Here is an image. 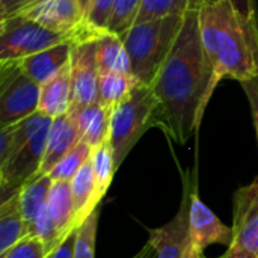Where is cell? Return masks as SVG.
<instances>
[{"mask_svg": "<svg viewBox=\"0 0 258 258\" xmlns=\"http://www.w3.org/2000/svg\"><path fill=\"white\" fill-rule=\"evenodd\" d=\"M71 194L74 204V228H79L98 209V204L101 201L97 194L91 159L71 180Z\"/></svg>", "mask_w": 258, "mask_h": 258, "instance_id": "9a60e30c", "label": "cell"}, {"mask_svg": "<svg viewBox=\"0 0 258 258\" xmlns=\"http://www.w3.org/2000/svg\"><path fill=\"white\" fill-rule=\"evenodd\" d=\"M27 236L18 192L0 204V255Z\"/></svg>", "mask_w": 258, "mask_h": 258, "instance_id": "ffe728a7", "label": "cell"}, {"mask_svg": "<svg viewBox=\"0 0 258 258\" xmlns=\"http://www.w3.org/2000/svg\"><path fill=\"white\" fill-rule=\"evenodd\" d=\"M95 56L100 73L132 74V63L119 35L104 32L95 39Z\"/></svg>", "mask_w": 258, "mask_h": 258, "instance_id": "d6986e66", "label": "cell"}, {"mask_svg": "<svg viewBox=\"0 0 258 258\" xmlns=\"http://www.w3.org/2000/svg\"><path fill=\"white\" fill-rule=\"evenodd\" d=\"M195 257H197V255H195V254L192 252V249H190V246H189V251L186 252V255H184V258H195Z\"/></svg>", "mask_w": 258, "mask_h": 258, "instance_id": "d590c367", "label": "cell"}, {"mask_svg": "<svg viewBox=\"0 0 258 258\" xmlns=\"http://www.w3.org/2000/svg\"><path fill=\"white\" fill-rule=\"evenodd\" d=\"M115 2L116 0H92L86 24L98 33L107 32V23L112 15Z\"/></svg>", "mask_w": 258, "mask_h": 258, "instance_id": "83f0119b", "label": "cell"}, {"mask_svg": "<svg viewBox=\"0 0 258 258\" xmlns=\"http://www.w3.org/2000/svg\"><path fill=\"white\" fill-rule=\"evenodd\" d=\"M79 3V8L83 14V18L85 21L88 20V14H89V9H91V5H92V0H77Z\"/></svg>", "mask_w": 258, "mask_h": 258, "instance_id": "e575fe53", "label": "cell"}, {"mask_svg": "<svg viewBox=\"0 0 258 258\" xmlns=\"http://www.w3.org/2000/svg\"><path fill=\"white\" fill-rule=\"evenodd\" d=\"M71 48V42L59 44L51 48L38 51L32 56H27L24 59H18V63L29 77H32L36 83L42 86L53 76H56L65 65L70 63Z\"/></svg>", "mask_w": 258, "mask_h": 258, "instance_id": "4fadbf2b", "label": "cell"}, {"mask_svg": "<svg viewBox=\"0 0 258 258\" xmlns=\"http://www.w3.org/2000/svg\"><path fill=\"white\" fill-rule=\"evenodd\" d=\"M70 113L77 122L80 141L88 144L92 150L109 139L112 116L110 109L95 103L79 110H70Z\"/></svg>", "mask_w": 258, "mask_h": 258, "instance_id": "5bb4252c", "label": "cell"}, {"mask_svg": "<svg viewBox=\"0 0 258 258\" xmlns=\"http://www.w3.org/2000/svg\"><path fill=\"white\" fill-rule=\"evenodd\" d=\"M80 142V133L74 116L68 112L62 116L53 118L47 148L41 166V174H50L53 168Z\"/></svg>", "mask_w": 258, "mask_h": 258, "instance_id": "7c38bea8", "label": "cell"}, {"mask_svg": "<svg viewBox=\"0 0 258 258\" xmlns=\"http://www.w3.org/2000/svg\"><path fill=\"white\" fill-rule=\"evenodd\" d=\"M242 89L245 91L249 106H251V113H252V119H254V125L257 130V138H258V76L245 80L240 83Z\"/></svg>", "mask_w": 258, "mask_h": 258, "instance_id": "f1b7e54d", "label": "cell"}, {"mask_svg": "<svg viewBox=\"0 0 258 258\" xmlns=\"http://www.w3.org/2000/svg\"><path fill=\"white\" fill-rule=\"evenodd\" d=\"M29 0H0V20L12 15L17 9H20Z\"/></svg>", "mask_w": 258, "mask_h": 258, "instance_id": "1f68e13d", "label": "cell"}, {"mask_svg": "<svg viewBox=\"0 0 258 258\" xmlns=\"http://www.w3.org/2000/svg\"><path fill=\"white\" fill-rule=\"evenodd\" d=\"M139 82L133 74L100 73L98 79V103L110 110L125 101Z\"/></svg>", "mask_w": 258, "mask_h": 258, "instance_id": "44dd1931", "label": "cell"}, {"mask_svg": "<svg viewBox=\"0 0 258 258\" xmlns=\"http://www.w3.org/2000/svg\"><path fill=\"white\" fill-rule=\"evenodd\" d=\"M184 20L186 15L172 14L135 23L119 35L130 57L132 74L139 83L153 85L183 29Z\"/></svg>", "mask_w": 258, "mask_h": 258, "instance_id": "3957f363", "label": "cell"}, {"mask_svg": "<svg viewBox=\"0 0 258 258\" xmlns=\"http://www.w3.org/2000/svg\"><path fill=\"white\" fill-rule=\"evenodd\" d=\"M231 228L233 245L258 255V178L236 190Z\"/></svg>", "mask_w": 258, "mask_h": 258, "instance_id": "8fae6325", "label": "cell"}, {"mask_svg": "<svg viewBox=\"0 0 258 258\" xmlns=\"http://www.w3.org/2000/svg\"><path fill=\"white\" fill-rule=\"evenodd\" d=\"M207 0H142L139 14L135 23H145L154 18L190 12H198Z\"/></svg>", "mask_w": 258, "mask_h": 258, "instance_id": "7402d4cb", "label": "cell"}, {"mask_svg": "<svg viewBox=\"0 0 258 258\" xmlns=\"http://www.w3.org/2000/svg\"><path fill=\"white\" fill-rule=\"evenodd\" d=\"M130 258H156V251H154L153 245L147 242L145 246H142L133 257Z\"/></svg>", "mask_w": 258, "mask_h": 258, "instance_id": "836d02e7", "label": "cell"}, {"mask_svg": "<svg viewBox=\"0 0 258 258\" xmlns=\"http://www.w3.org/2000/svg\"><path fill=\"white\" fill-rule=\"evenodd\" d=\"M198 12L186 15L183 29L151 85L159 101V127L178 145H184L198 130L219 83L201 41Z\"/></svg>", "mask_w": 258, "mask_h": 258, "instance_id": "6da1fadb", "label": "cell"}, {"mask_svg": "<svg viewBox=\"0 0 258 258\" xmlns=\"http://www.w3.org/2000/svg\"><path fill=\"white\" fill-rule=\"evenodd\" d=\"M98 219H100V209H97L77 228L74 258H95V240H97Z\"/></svg>", "mask_w": 258, "mask_h": 258, "instance_id": "484cf974", "label": "cell"}, {"mask_svg": "<svg viewBox=\"0 0 258 258\" xmlns=\"http://www.w3.org/2000/svg\"><path fill=\"white\" fill-rule=\"evenodd\" d=\"M47 207L57 228L59 239L62 242L74 230H77L74 228V204L71 194V181H53L47 200Z\"/></svg>", "mask_w": 258, "mask_h": 258, "instance_id": "ac0fdd59", "label": "cell"}, {"mask_svg": "<svg viewBox=\"0 0 258 258\" xmlns=\"http://www.w3.org/2000/svg\"><path fill=\"white\" fill-rule=\"evenodd\" d=\"M192 175L184 177V190L177 215L163 227L148 230V243L153 245L156 258H184L190 246L189 206H190Z\"/></svg>", "mask_w": 258, "mask_h": 258, "instance_id": "30bf717a", "label": "cell"}, {"mask_svg": "<svg viewBox=\"0 0 258 258\" xmlns=\"http://www.w3.org/2000/svg\"><path fill=\"white\" fill-rule=\"evenodd\" d=\"M53 180L50 174H36L33 178H30L20 190V209L23 213V219L26 224L27 236L32 233V228L42 212V209L47 206L48 194L51 189Z\"/></svg>", "mask_w": 258, "mask_h": 258, "instance_id": "e0dca14e", "label": "cell"}, {"mask_svg": "<svg viewBox=\"0 0 258 258\" xmlns=\"http://www.w3.org/2000/svg\"><path fill=\"white\" fill-rule=\"evenodd\" d=\"M142 0H116L107 23V32L121 35L128 30L139 14Z\"/></svg>", "mask_w": 258, "mask_h": 258, "instance_id": "d4e9b609", "label": "cell"}, {"mask_svg": "<svg viewBox=\"0 0 258 258\" xmlns=\"http://www.w3.org/2000/svg\"><path fill=\"white\" fill-rule=\"evenodd\" d=\"M195 258H206L204 255H198V257ZM219 258H258V255L255 254H252V252H249V251H246V249H242V248H239V246H230V248H227V251L221 255Z\"/></svg>", "mask_w": 258, "mask_h": 258, "instance_id": "d6a6232c", "label": "cell"}, {"mask_svg": "<svg viewBox=\"0 0 258 258\" xmlns=\"http://www.w3.org/2000/svg\"><path fill=\"white\" fill-rule=\"evenodd\" d=\"M82 41L89 39L79 35L54 32L23 15L12 14L0 20V63L24 59L59 44H76Z\"/></svg>", "mask_w": 258, "mask_h": 258, "instance_id": "5b68a950", "label": "cell"}, {"mask_svg": "<svg viewBox=\"0 0 258 258\" xmlns=\"http://www.w3.org/2000/svg\"><path fill=\"white\" fill-rule=\"evenodd\" d=\"M189 231H190V249L198 255H204V251L210 245L233 246L234 234L233 228L227 227L200 198L197 187V177H192L190 183V206H189Z\"/></svg>", "mask_w": 258, "mask_h": 258, "instance_id": "ba28073f", "label": "cell"}, {"mask_svg": "<svg viewBox=\"0 0 258 258\" xmlns=\"http://www.w3.org/2000/svg\"><path fill=\"white\" fill-rule=\"evenodd\" d=\"M204 50L218 80L245 82L258 76V21L243 17L230 0H209L198 12Z\"/></svg>", "mask_w": 258, "mask_h": 258, "instance_id": "7a4b0ae2", "label": "cell"}, {"mask_svg": "<svg viewBox=\"0 0 258 258\" xmlns=\"http://www.w3.org/2000/svg\"><path fill=\"white\" fill-rule=\"evenodd\" d=\"M92 154V148L85 144V142H79L50 172V177L53 181H59V180H65V181H71L76 174L80 171V168L91 159Z\"/></svg>", "mask_w": 258, "mask_h": 258, "instance_id": "cb8c5ba5", "label": "cell"}, {"mask_svg": "<svg viewBox=\"0 0 258 258\" xmlns=\"http://www.w3.org/2000/svg\"><path fill=\"white\" fill-rule=\"evenodd\" d=\"M47 249L44 242L36 236H26L0 258H45Z\"/></svg>", "mask_w": 258, "mask_h": 258, "instance_id": "4316f807", "label": "cell"}, {"mask_svg": "<svg viewBox=\"0 0 258 258\" xmlns=\"http://www.w3.org/2000/svg\"><path fill=\"white\" fill-rule=\"evenodd\" d=\"M159 127V101L151 85L138 83L130 97L112 110L109 141L116 169L124 163L144 133Z\"/></svg>", "mask_w": 258, "mask_h": 258, "instance_id": "277c9868", "label": "cell"}, {"mask_svg": "<svg viewBox=\"0 0 258 258\" xmlns=\"http://www.w3.org/2000/svg\"><path fill=\"white\" fill-rule=\"evenodd\" d=\"M209 2V0H207ZM234 8L248 20L258 21L257 17V0H230Z\"/></svg>", "mask_w": 258, "mask_h": 258, "instance_id": "4dcf8cb0", "label": "cell"}, {"mask_svg": "<svg viewBox=\"0 0 258 258\" xmlns=\"http://www.w3.org/2000/svg\"><path fill=\"white\" fill-rule=\"evenodd\" d=\"M77 230H74L67 239H63L53 251H50L45 258H74V248H76Z\"/></svg>", "mask_w": 258, "mask_h": 258, "instance_id": "f546056e", "label": "cell"}, {"mask_svg": "<svg viewBox=\"0 0 258 258\" xmlns=\"http://www.w3.org/2000/svg\"><path fill=\"white\" fill-rule=\"evenodd\" d=\"M71 109L79 110L98 103L100 71L95 56V39L73 44L71 59Z\"/></svg>", "mask_w": 258, "mask_h": 258, "instance_id": "9c48e42d", "label": "cell"}, {"mask_svg": "<svg viewBox=\"0 0 258 258\" xmlns=\"http://www.w3.org/2000/svg\"><path fill=\"white\" fill-rule=\"evenodd\" d=\"M91 163H92V171H94V177H95L97 194H98L100 200H103L112 184L113 175L118 171L116 165H115L113 148H112L109 139L106 142H103L100 147L92 150Z\"/></svg>", "mask_w": 258, "mask_h": 258, "instance_id": "603a6c76", "label": "cell"}, {"mask_svg": "<svg viewBox=\"0 0 258 258\" xmlns=\"http://www.w3.org/2000/svg\"><path fill=\"white\" fill-rule=\"evenodd\" d=\"M71 109V70L65 65L56 76L41 86L38 112L57 118L68 113Z\"/></svg>", "mask_w": 258, "mask_h": 258, "instance_id": "2e32d148", "label": "cell"}, {"mask_svg": "<svg viewBox=\"0 0 258 258\" xmlns=\"http://www.w3.org/2000/svg\"><path fill=\"white\" fill-rule=\"evenodd\" d=\"M14 14L60 33L79 35L88 39H97L103 35L86 24L77 0H29Z\"/></svg>", "mask_w": 258, "mask_h": 258, "instance_id": "52a82bcc", "label": "cell"}, {"mask_svg": "<svg viewBox=\"0 0 258 258\" xmlns=\"http://www.w3.org/2000/svg\"><path fill=\"white\" fill-rule=\"evenodd\" d=\"M41 85L29 77L18 60L0 63V128L38 112Z\"/></svg>", "mask_w": 258, "mask_h": 258, "instance_id": "8992f818", "label": "cell"}]
</instances>
